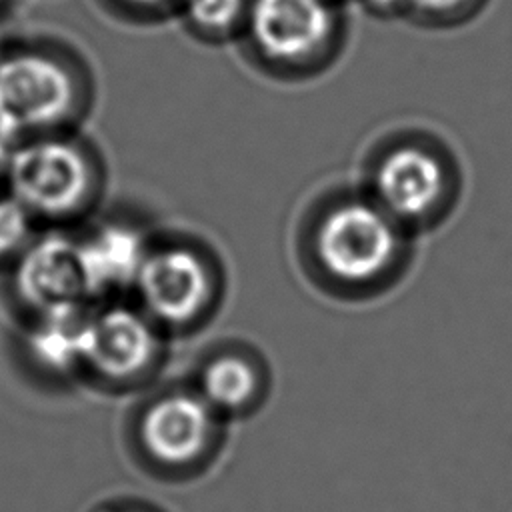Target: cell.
Wrapping results in <instances>:
<instances>
[{"label":"cell","instance_id":"6da1fadb","mask_svg":"<svg viewBox=\"0 0 512 512\" xmlns=\"http://www.w3.org/2000/svg\"><path fill=\"white\" fill-rule=\"evenodd\" d=\"M414 236L364 188H338L316 200L298 232L308 280L338 300H370L392 290L412 260Z\"/></svg>","mask_w":512,"mask_h":512},{"label":"cell","instance_id":"7a4b0ae2","mask_svg":"<svg viewBox=\"0 0 512 512\" xmlns=\"http://www.w3.org/2000/svg\"><path fill=\"white\" fill-rule=\"evenodd\" d=\"M98 96L88 54L50 30L0 40V140L82 130Z\"/></svg>","mask_w":512,"mask_h":512},{"label":"cell","instance_id":"3957f363","mask_svg":"<svg viewBox=\"0 0 512 512\" xmlns=\"http://www.w3.org/2000/svg\"><path fill=\"white\" fill-rule=\"evenodd\" d=\"M106 186L104 158L82 130L8 144L2 190L42 230H76L96 216Z\"/></svg>","mask_w":512,"mask_h":512},{"label":"cell","instance_id":"277c9868","mask_svg":"<svg viewBox=\"0 0 512 512\" xmlns=\"http://www.w3.org/2000/svg\"><path fill=\"white\" fill-rule=\"evenodd\" d=\"M348 0H252L236 48L264 78L298 84L326 74L350 36Z\"/></svg>","mask_w":512,"mask_h":512},{"label":"cell","instance_id":"5b68a950","mask_svg":"<svg viewBox=\"0 0 512 512\" xmlns=\"http://www.w3.org/2000/svg\"><path fill=\"white\" fill-rule=\"evenodd\" d=\"M364 192L412 236L434 230L456 208L462 170L454 152L418 130L380 140L364 168Z\"/></svg>","mask_w":512,"mask_h":512},{"label":"cell","instance_id":"8992f818","mask_svg":"<svg viewBox=\"0 0 512 512\" xmlns=\"http://www.w3.org/2000/svg\"><path fill=\"white\" fill-rule=\"evenodd\" d=\"M228 422L188 382L146 392L126 424L134 460L152 476L180 482L206 472L224 450Z\"/></svg>","mask_w":512,"mask_h":512},{"label":"cell","instance_id":"52a82bcc","mask_svg":"<svg viewBox=\"0 0 512 512\" xmlns=\"http://www.w3.org/2000/svg\"><path fill=\"white\" fill-rule=\"evenodd\" d=\"M226 294L216 250L190 234H154L130 300L172 340L204 330Z\"/></svg>","mask_w":512,"mask_h":512},{"label":"cell","instance_id":"ba28073f","mask_svg":"<svg viewBox=\"0 0 512 512\" xmlns=\"http://www.w3.org/2000/svg\"><path fill=\"white\" fill-rule=\"evenodd\" d=\"M170 338L130 298L92 302L80 336V382L110 392L150 390L168 360Z\"/></svg>","mask_w":512,"mask_h":512},{"label":"cell","instance_id":"9c48e42d","mask_svg":"<svg viewBox=\"0 0 512 512\" xmlns=\"http://www.w3.org/2000/svg\"><path fill=\"white\" fill-rule=\"evenodd\" d=\"M6 274L24 320L90 304L76 230H40Z\"/></svg>","mask_w":512,"mask_h":512},{"label":"cell","instance_id":"30bf717a","mask_svg":"<svg viewBox=\"0 0 512 512\" xmlns=\"http://www.w3.org/2000/svg\"><path fill=\"white\" fill-rule=\"evenodd\" d=\"M156 232L132 218H92L76 228L88 298H130L136 274Z\"/></svg>","mask_w":512,"mask_h":512},{"label":"cell","instance_id":"8fae6325","mask_svg":"<svg viewBox=\"0 0 512 512\" xmlns=\"http://www.w3.org/2000/svg\"><path fill=\"white\" fill-rule=\"evenodd\" d=\"M190 384L230 424L264 406L272 388V372L250 344L224 342L200 358Z\"/></svg>","mask_w":512,"mask_h":512},{"label":"cell","instance_id":"7c38bea8","mask_svg":"<svg viewBox=\"0 0 512 512\" xmlns=\"http://www.w3.org/2000/svg\"><path fill=\"white\" fill-rule=\"evenodd\" d=\"M88 306L24 320L22 348L40 372L80 382V336Z\"/></svg>","mask_w":512,"mask_h":512},{"label":"cell","instance_id":"4fadbf2b","mask_svg":"<svg viewBox=\"0 0 512 512\" xmlns=\"http://www.w3.org/2000/svg\"><path fill=\"white\" fill-rule=\"evenodd\" d=\"M252 0H182L176 22L196 44L236 46L242 38Z\"/></svg>","mask_w":512,"mask_h":512},{"label":"cell","instance_id":"5bb4252c","mask_svg":"<svg viewBox=\"0 0 512 512\" xmlns=\"http://www.w3.org/2000/svg\"><path fill=\"white\" fill-rule=\"evenodd\" d=\"M490 0H410L406 22L424 30H452L476 20Z\"/></svg>","mask_w":512,"mask_h":512},{"label":"cell","instance_id":"9a60e30c","mask_svg":"<svg viewBox=\"0 0 512 512\" xmlns=\"http://www.w3.org/2000/svg\"><path fill=\"white\" fill-rule=\"evenodd\" d=\"M42 228L28 210L0 188V268H8Z\"/></svg>","mask_w":512,"mask_h":512},{"label":"cell","instance_id":"2e32d148","mask_svg":"<svg viewBox=\"0 0 512 512\" xmlns=\"http://www.w3.org/2000/svg\"><path fill=\"white\" fill-rule=\"evenodd\" d=\"M96 6L112 20L136 26L150 28L176 20L182 0H94Z\"/></svg>","mask_w":512,"mask_h":512},{"label":"cell","instance_id":"e0dca14e","mask_svg":"<svg viewBox=\"0 0 512 512\" xmlns=\"http://www.w3.org/2000/svg\"><path fill=\"white\" fill-rule=\"evenodd\" d=\"M358 6L376 20H406L410 0H356Z\"/></svg>","mask_w":512,"mask_h":512},{"label":"cell","instance_id":"ac0fdd59","mask_svg":"<svg viewBox=\"0 0 512 512\" xmlns=\"http://www.w3.org/2000/svg\"><path fill=\"white\" fill-rule=\"evenodd\" d=\"M100 512H150L142 506H136V504H118V506H108V508H102Z\"/></svg>","mask_w":512,"mask_h":512},{"label":"cell","instance_id":"d6986e66","mask_svg":"<svg viewBox=\"0 0 512 512\" xmlns=\"http://www.w3.org/2000/svg\"><path fill=\"white\" fill-rule=\"evenodd\" d=\"M14 0H0V20H2V16H4V12L10 8V4H12Z\"/></svg>","mask_w":512,"mask_h":512},{"label":"cell","instance_id":"ffe728a7","mask_svg":"<svg viewBox=\"0 0 512 512\" xmlns=\"http://www.w3.org/2000/svg\"><path fill=\"white\" fill-rule=\"evenodd\" d=\"M2 36H4V32H2V30H0V40H2Z\"/></svg>","mask_w":512,"mask_h":512}]
</instances>
